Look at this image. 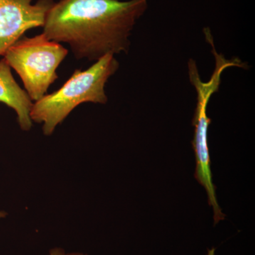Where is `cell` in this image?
<instances>
[{"instance_id":"cell-7","label":"cell","mask_w":255,"mask_h":255,"mask_svg":"<svg viewBox=\"0 0 255 255\" xmlns=\"http://www.w3.org/2000/svg\"><path fill=\"white\" fill-rule=\"evenodd\" d=\"M204 35H205L206 41H207L208 43H209V44L211 45V46L212 47V50L216 49L214 46V40H213L212 34H211V30H204ZM237 58L240 61V66L238 67V68L246 69L247 64L244 63V62L242 61V60H240L239 58Z\"/></svg>"},{"instance_id":"cell-4","label":"cell","mask_w":255,"mask_h":255,"mask_svg":"<svg viewBox=\"0 0 255 255\" xmlns=\"http://www.w3.org/2000/svg\"><path fill=\"white\" fill-rule=\"evenodd\" d=\"M228 67V63L224 60H216V66L211 78L209 81L204 82L201 79L195 60L189 59L188 62L189 81L195 88L197 95L195 113L192 122L193 126L195 128L192 142L196 160L195 178L199 184L205 188L209 204L214 210L215 224L224 220L225 215L218 203L216 187L213 183L208 142V132L211 120L207 116V107L213 95L219 91L221 76Z\"/></svg>"},{"instance_id":"cell-5","label":"cell","mask_w":255,"mask_h":255,"mask_svg":"<svg viewBox=\"0 0 255 255\" xmlns=\"http://www.w3.org/2000/svg\"><path fill=\"white\" fill-rule=\"evenodd\" d=\"M0 0V56L32 28L43 27L53 0Z\"/></svg>"},{"instance_id":"cell-6","label":"cell","mask_w":255,"mask_h":255,"mask_svg":"<svg viewBox=\"0 0 255 255\" xmlns=\"http://www.w3.org/2000/svg\"><path fill=\"white\" fill-rule=\"evenodd\" d=\"M11 69L4 58L0 60V102L14 111L20 128L29 131L33 126L30 114L33 102L14 80Z\"/></svg>"},{"instance_id":"cell-2","label":"cell","mask_w":255,"mask_h":255,"mask_svg":"<svg viewBox=\"0 0 255 255\" xmlns=\"http://www.w3.org/2000/svg\"><path fill=\"white\" fill-rule=\"evenodd\" d=\"M119 68L115 55L108 54L87 70H75L58 90L33 102L30 114L32 122L43 124V134L50 136L79 105H105L108 102L106 85Z\"/></svg>"},{"instance_id":"cell-9","label":"cell","mask_w":255,"mask_h":255,"mask_svg":"<svg viewBox=\"0 0 255 255\" xmlns=\"http://www.w3.org/2000/svg\"><path fill=\"white\" fill-rule=\"evenodd\" d=\"M6 213L4 212V211H0V219H3V218H5L6 216Z\"/></svg>"},{"instance_id":"cell-1","label":"cell","mask_w":255,"mask_h":255,"mask_svg":"<svg viewBox=\"0 0 255 255\" xmlns=\"http://www.w3.org/2000/svg\"><path fill=\"white\" fill-rule=\"evenodd\" d=\"M148 0H60L45 20L43 34L65 43L77 59L97 61L128 53L132 30Z\"/></svg>"},{"instance_id":"cell-3","label":"cell","mask_w":255,"mask_h":255,"mask_svg":"<svg viewBox=\"0 0 255 255\" xmlns=\"http://www.w3.org/2000/svg\"><path fill=\"white\" fill-rule=\"evenodd\" d=\"M68 54L66 48L42 33L31 38L23 36L3 56L21 78L30 98L36 102L46 95L58 78L57 70Z\"/></svg>"},{"instance_id":"cell-8","label":"cell","mask_w":255,"mask_h":255,"mask_svg":"<svg viewBox=\"0 0 255 255\" xmlns=\"http://www.w3.org/2000/svg\"><path fill=\"white\" fill-rule=\"evenodd\" d=\"M48 255H88L84 254L82 253H78V252H73V253H66V251L63 248H55L50 250Z\"/></svg>"}]
</instances>
